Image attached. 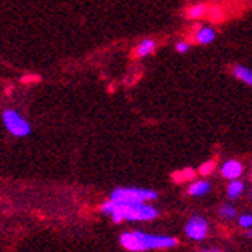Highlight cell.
<instances>
[{
	"mask_svg": "<svg viewBox=\"0 0 252 252\" xmlns=\"http://www.w3.org/2000/svg\"><path fill=\"white\" fill-rule=\"evenodd\" d=\"M101 212L105 215H110L115 223L128 221H149L155 220L158 217V211L155 207L142 203H118L113 200H108L101 206Z\"/></svg>",
	"mask_w": 252,
	"mask_h": 252,
	"instance_id": "obj_1",
	"label": "cell"
},
{
	"mask_svg": "<svg viewBox=\"0 0 252 252\" xmlns=\"http://www.w3.org/2000/svg\"><path fill=\"white\" fill-rule=\"evenodd\" d=\"M119 243L126 251L141 252L149 249H170L178 245V240L167 235H153L146 232H124L119 237Z\"/></svg>",
	"mask_w": 252,
	"mask_h": 252,
	"instance_id": "obj_2",
	"label": "cell"
},
{
	"mask_svg": "<svg viewBox=\"0 0 252 252\" xmlns=\"http://www.w3.org/2000/svg\"><path fill=\"white\" fill-rule=\"evenodd\" d=\"M2 123L8 133L14 138H27L32 131L31 124L16 108H5V110H2Z\"/></svg>",
	"mask_w": 252,
	"mask_h": 252,
	"instance_id": "obj_3",
	"label": "cell"
},
{
	"mask_svg": "<svg viewBox=\"0 0 252 252\" xmlns=\"http://www.w3.org/2000/svg\"><path fill=\"white\" fill-rule=\"evenodd\" d=\"M157 198H158V192L150 189H138V188H118L110 195V200L118 203H142Z\"/></svg>",
	"mask_w": 252,
	"mask_h": 252,
	"instance_id": "obj_4",
	"label": "cell"
},
{
	"mask_svg": "<svg viewBox=\"0 0 252 252\" xmlns=\"http://www.w3.org/2000/svg\"><path fill=\"white\" fill-rule=\"evenodd\" d=\"M209 232V224L201 217H192L186 224V235L192 240H203Z\"/></svg>",
	"mask_w": 252,
	"mask_h": 252,
	"instance_id": "obj_5",
	"label": "cell"
},
{
	"mask_svg": "<svg viewBox=\"0 0 252 252\" xmlns=\"http://www.w3.org/2000/svg\"><path fill=\"white\" fill-rule=\"evenodd\" d=\"M242 173H243L242 162H238L235 159H229L221 166V175L227 180H237V178H240Z\"/></svg>",
	"mask_w": 252,
	"mask_h": 252,
	"instance_id": "obj_6",
	"label": "cell"
},
{
	"mask_svg": "<svg viewBox=\"0 0 252 252\" xmlns=\"http://www.w3.org/2000/svg\"><path fill=\"white\" fill-rule=\"evenodd\" d=\"M215 36H217L215 30H212L209 27H201L195 32V40L198 43H203V45H209V43H212L215 40Z\"/></svg>",
	"mask_w": 252,
	"mask_h": 252,
	"instance_id": "obj_7",
	"label": "cell"
},
{
	"mask_svg": "<svg viewBox=\"0 0 252 252\" xmlns=\"http://www.w3.org/2000/svg\"><path fill=\"white\" fill-rule=\"evenodd\" d=\"M209 192H211V184L204 180L195 181L193 184H190V188H189V193L192 196H204Z\"/></svg>",
	"mask_w": 252,
	"mask_h": 252,
	"instance_id": "obj_8",
	"label": "cell"
},
{
	"mask_svg": "<svg viewBox=\"0 0 252 252\" xmlns=\"http://www.w3.org/2000/svg\"><path fill=\"white\" fill-rule=\"evenodd\" d=\"M157 48V43L155 40H152V39H146V40H142L139 45L136 47V56L138 58H146L149 56L150 53H153V50Z\"/></svg>",
	"mask_w": 252,
	"mask_h": 252,
	"instance_id": "obj_9",
	"label": "cell"
},
{
	"mask_svg": "<svg viewBox=\"0 0 252 252\" xmlns=\"http://www.w3.org/2000/svg\"><path fill=\"white\" fill-rule=\"evenodd\" d=\"M243 189H245V184L240 181L238 178L237 180H231V183H229L227 186V195H229V198H238L240 195L243 193Z\"/></svg>",
	"mask_w": 252,
	"mask_h": 252,
	"instance_id": "obj_10",
	"label": "cell"
},
{
	"mask_svg": "<svg viewBox=\"0 0 252 252\" xmlns=\"http://www.w3.org/2000/svg\"><path fill=\"white\" fill-rule=\"evenodd\" d=\"M234 76L237 79L248 84L249 87H252V71L249 68L242 67V65H237V67L234 68Z\"/></svg>",
	"mask_w": 252,
	"mask_h": 252,
	"instance_id": "obj_11",
	"label": "cell"
},
{
	"mask_svg": "<svg viewBox=\"0 0 252 252\" xmlns=\"http://www.w3.org/2000/svg\"><path fill=\"white\" fill-rule=\"evenodd\" d=\"M195 177V172L192 169H183L180 172H175L173 173V181H177V183H184V181H189Z\"/></svg>",
	"mask_w": 252,
	"mask_h": 252,
	"instance_id": "obj_12",
	"label": "cell"
},
{
	"mask_svg": "<svg viewBox=\"0 0 252 252\" xmlns=\"http://www.w3.org/2000/svg\"><path fill=\"white\" fill-rule=\"evenodd\" d=\"M207 13L206 5H193L188 9V17L190 19H200Z\"/></svg>",
	"mask_w": 252,
	"mask_h": 252,
	"instance_id": "obj_13",
	"label": "cell"
},
{
	"mask_svg": "<svg viewBox=\"0 0 252 252\" xmlns=\"http://www.w3.org/2000/svg\"><path fill=\"white\" fill-rule=\"evenodd\" d=\"M235 214H237L235 207L231 204H223L220 207V215L224 218V220H232V218L235 217Z\"/></svg>",
	"mask_w": 252,
	"mask_h": 252,
	"instance_id": "obj_14",
	"label": "cell"
},
{
	"mask_svg": "<svg viewBox=\"0 0 252 252\" xmlns=\"http://www.w3.org/2000/svg\"><path fill=\"white\" fill-rule=\"evenodd\" d=\"M215 166H217V162H215L214 159H211V161H206V162H203L201 166H200L198 172H200L201 175H211V173L215 170Z\"/></svg>",
	"mask_w": 252,
	"mask_h": 252,
	"instance_id": "obj_15",
	"label": "cell"
},
{
	"mask_svg": "<svg viewBox=\"0 0 252 252\" xmlns=\"http://www.w3.org/2000/svg\"><path fill=\"white\" fill-rule=\"evenodd\" d=\"M238 224L242 227H245V229H251L252 227V215H249V214L242 215L238 218Z\"/></svg>",
	"mask_w": 252,
	"mask_h": 252,
	"instance_id": "obj_16",
	"label": "cell"
},
{
	"mask_svg": "<svg viewBox=\"0 0 252 252\" xmlns=\"http://www.w3.org/2000/svg\"><path fill=\"white\" fill-rule=\"evenodd\" d=\"M189 42H178L177 43V47H175V48H177V51L178 53H186V51H188L189 50Z\"/></svg>",
	"mask_w": 252,
	"mask_h": 252,
	"instance_id": "obj_17",
	"label": "cell"
},
{
	"mask_svg": "<svg viewBox=\"0 0 252 252\" xmlns=\"http://www.w3.org/2000/svg\"><path fill=\"white\" fill-rule=\"evenodd\" d=\"M246 235H248L249 238H252V227L249 229V231H248V234H246Z\"/></svg>",
	"mask_w": 252,
	"mask_h": 252,
	"instance_id": "obj_18",
	"label": "cell"
},
{
	"mask_svg": "<svg viewBox=\"0 0 252 252\" xmlns=\"http://www.w3.org/2000/svg\"><path fill=\"white\" fill-rule=\"evenodd\" d=\"M251 198H252V192H251Z\"/></svg>",
	"mask_w": 252,
	"mask_h": 252,
	"instance_id": "obj_19",
	"label": "cell"
}]
</instances>
